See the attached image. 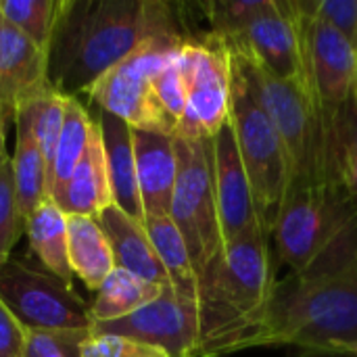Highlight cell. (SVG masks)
<instances>
[{
	"mask_svg": "<svg viewBox=\"0 0 357 357\" xmlns=\"http://www.w3.org/2000/svg\"><path fill=\"white\" fill-rule=\"evenodd\" d=\"M67 255L73 276L84 280L90 291H98L117 268L109 238L96 218L67 215Z\"/></svg>",
	"mask_w": 357,
	"mask_h": 357,
	"instance_id": "obj_21",
	"label": "cell"
},
{
	"mask_svg": "<svg viewBox=\"0 0 357 357\" xmlns=\"http://www.w3.org/2000/svg\"><path fill=\"white\" fill-rule=\"evenodd\" d=\"M96 220L109 238L117 268H123L146 282L172 287L163 264L159 261L155 247L140 222L130 218L117 205H109Z\"/></svg>",
	"mask_w": 357,
	"mask_h": 357,
	"instance_id": "obj_19",
	"label": "cell"
},
{
	"mask_svg": "<svg viewBox=\"0 0 357 357\" xmlns=\"http://www.w3.org/2000/svg\"><path fill=\"white\" fill-rule=\"evenodd\" d=\"M134 157L144 218H169L178 169L174 136L134 130Z\"/></svg>",
	"mask_w": 357,
	"mask_h": 357,
	"instance_id": "obj_16",
	"label": "cell"
},
{
	"mask_svg": "<svg viewBox=\"0 0 357 357\" xmlns=\"http://www.w3.org/2000/svg\"><path fill=\"white\" fill-rule=\"evenodd\" d=\"M268 236L259 230L224 245V253L199 278V357L261 347L274 293Z\"/></svg>",
	"mask_w": 357,
	"mask_h": 357,
	"instance_id": "obj_2",
	"label": "cell"
},
{
	"mask_svg": "<svg viewBox=\"0 0 357 357\" xmlns=\"http://www.w3.org/2000/svg\"><path fill=\"white\" fill-rule=\"evenodd\" d=\"M153 90L161 102V107L176 119V123L180 126L184 111H186V86H184V77L182 71L178 67V59L165 67L155 79H153Z\"/></svg>",
	"mask_w": 357,
	"mask_h": 357,
	"instance_id": "obj_33",
	"label": "cell"
},
{
	"mask_svg": "<svg viewBox=\"0 0 357 357\" xmlns=\"http://www.w3.org/2000/svg\"><path fill=\"white\" fill-rule=\"evenodd\" d=\"M98 335H121L163 349L169 357H199V307L195 301L180 299L172 287L149 305L134 314L100 322L90 328Z\"/></svg>",
	"mask_w": 357,
	"mask_h": 357,
	"instance_id": "obj_12",
	"label": "cell"
},
{
	"mask_svg": "<svg viewBox=\"0 0 357 357\" xmlns=\"http://www.w3.org/2000/svg\"><path fill=\"white\" fill-rule=\"evenodd\" d=\"M25 234L42 268L71 287L73 272L67 255V213L48 199L25 218Z\"/></svg>",
	"mask_w": 357,
	"mask_h": 357,
	"instance_id": "obj_22",
	"label": "cell"
},
{
	"mask_svg": "<svg viewBox=\"0 0 357 357\" xmlns=\"http://www.w3.org/2000/svg\"><path fill=\"white\" fill-rule=\"evenodd\" d=\"M228 123L232 128L236 149L251 184L261 230L266 236H270L284 205V199L293 186L291 161L278 132L253 98L247 79L232 54Z\"/></svg>",
	"mask_w": 357,
	"mask_h": 357,
	"instance_id": "obj_6",
	"label": "cell"
},
{
	"mask_svg": "<svg viewBox=\"0 0 357 357\" xmlns=\"http://www.w3.org/2000/svg\"><path fill=\"white\" fill-rule=\"evenodd\" d=\"M224 42L234 52L257 61L278 79L297 84L316 98L305 65L303 15L295 0H268L236 38Z\"/></svg>",
	"mask_w": 357,
	"mask_h": 357,
	"instance_id": "obj_10",
	"label": "cell"
},
{
	"mask_svg": "<svg viewBox=\"0 0 357 357\" xmlns=\"http://www.w3.org/2000/svg\"><path fill=\"white\" fill-rule=\"evenodd\" d=\"M213 188L224 245L261 230L251 184L243 167L230 123L211 138ZM264 232V230H261Z\"/></svg>",
	"mask_w": 357,
	"mask_h": 357,
	"instance_id": "obj_14",
	"label": "cell"
},
{
	"mask_svg": "<svg viewBox=\"0 0 357 357\" xmlns=\"http://www.w3.org/2000/svg\"><path fill=\"white\" fill-rule=\"evenodd\" d=\"M15 153L10 155V172L15 184L17 207L23 218H27L36 207L50 199L48 192V172L33 134V102L21 107L15 113Z\"/></svg>",
	"mask_w": 357,
	"mask_h": 357,
	"instance_id": "obj_20",
	"label": "cell"
},
{
	"mask_svg": "<svg viewBox=\"0 0 357 357\" xmlns=\"http://www.w3.org/2000/svg\"><path fill=\"white\" fill-rule=\"evenodd\" d=\"M46 52L0 17V109L8 119L48 94Z\"/></svg>",
	"mask_w": 357,
	"mask_h": 357,
	"instance_id": "obj_15",
	"label": "cell"
},
{
	"mask_svg": "<svg viewBox=\"0 0 357 357\" xmlns=\"http://www.w3.org/2000/svg\"><path fill=\"white\" fill-rule=\"evenodd\" d=\"M174 146L178 169L169 205V220L186 243L199 280L207 268L224 253L213 188L211 138L174 136Z\"/></svg>",
	"mask_w": 357,
	"mask_h": 357,
	"instance_id": "obj_7",
	"label": "cell"
},
{
	"mask_svg": "<svg viewBox=\"0 0 357 357\" xmlns=\"http://www.w3.org/2000/svg\"><path fill=\"white\" fill-rule=\"evenodd\" d=\"M337 180L357 203V96L339 113L333 123Z\"/></svg>",
	"mask_w": 357,
	"mask_h": 357,
	"instance_id": "obj_27",
	"label": "cell"
},
{
	"mask_svg": "<svg viewBox=\"0 0 357 357\" xmlns=\"http://www.w3.org/2000/svg\"><path fill=\"white\" fill-rule=\"evenodd\" d=\"M272 236L291 274L337 272L357 259V203L341 184L291 186Z\"/></svg>",
	"mask_w": 357,
	"mask_h": 357,
	"instance_id": "obj_4",
	"label": "cell"
},
{
	"mask_svg": "<svg viewBox=\"0 0 357 357\" xmlns=\"http://www.w3.org/2000/svg\"><path fill=\"white\" fill-rule=\"evenodd\" d=\"M161 33H184L180 17L167 2L61 0L46 50L50 88L82 98L142 42Z\"/></svg>",
	"mask_w": 357,
	"mask_h": 357,
	"instance_id": "obj_1",
	"label": "cell"
},
{
	"mask_svg": "<svg viewBox=\"0 0 357 357\" xmlns=\"http://www.w3.org/2000/svg\"><path fill=\"white\" fill-rule=\"evenodd\" d=\"M0 301L25 331H90V305L50 272L10 257L0 266Z\"/></svg>",
	"mask_w": 357,
	"mask_h": 357,
	"instance_id": "obj_8",
	"label": "cell"
},
{
	"mask_svg": "<svg viewBox=\"0 0 357 357\" xmlns=\"http://www.w3.org/2000/svg\"><path fill=\"white\" fill-rule=\"evenodd\" d=\"M268 0H222V2H209L203 4L205 17L211 25L213 36L222 40L236 38L251 19L264 10Z\"/></svg>",
	"mask_w": 357,
	"mask_h": 357,
	"instance_id": "obj_29",
	"label": "cell"
},
{
	"mask_svg": "<svg viewBox=\"0 0 357 357\" xmlns=\"http://www.w3.org/2000/svg\"><path fill=\"white\" fill-rule=\"evenodd\" d=\"M341 356H349V357H357V343H349L341 349Z\"/></svg>",
	"mask_w": 357,
	"mask_h": 357,
	"instance_id": "obj_37",
	"label": "cell"
},
{
	"mask_svg": "<svg viewBox=\"0 0 357 357\" xmlns=\"http://www.w3.org/2000/svg\"><path fill=\"white\" fill-rule=\"evenodd\" d=\"M90 126H92V113L77 96H67L65 102V115H63V128L59 136V144L54 151V163L50 174V199H54L65 184L69 182L71 174L75 172L90 138Z\"/></svg>",
	"mask_w": 357,
	"mask_h": 357,
	"instance_id": "obj_25",
	"label": "cell"
},
{
	"mask_svg": "<svg viewBox=\"0 0 357 357\" xmlns=\"http://www.w3.org/2000/svg\"><path fill=\"white\" fill-rule=\"evenodd\" d=\"M82 357H169L163 349L121 337L90 333L82 343Z\"/></svg>",
	"mask_w": 357,
	"mask_h": 357,
	"instance_id": "obj_32",
	"label": "cell"
},
{
	"mask_svg": "<svg viewBox=\"0 0 357 357\" xmlns=\"http://www.w3.org/2000/svg\"><path fill=\"white\" fill-rule=\"evenodd\" d=\"M163 289L165 287L146 282L123 268H115L105 278L90 305L92 326L134 314L136 310L153 303L163 293Z\"/></svg>",
	"mask_w": 357,
	"mask_h": 357,
	"instance_id": "obj_23",
	"label": "cell"
},
{
	"mask_svg": "<svg viewBox=\"0 0 357 357\" xmlns=\"http://www.w3.org/2000/svg\"><path fill=\"white\" fill-rule=\"evenodd\" d=\"M84 96H88L96 109L123 119L134 130L165 136H176L178 132V123L161 107L153 82L136 69L130 59H123L96 79Z\"/></svg>",
	"mask_w": 357,
	"mask_h": 357,
	"instance_id": "obj_13",
	"label": "cell"
},
{
	"mask_svg": "<svg viewBox=\"0 0 357 357\" xmlns=\"http://www.w3.org/2000/svg\"><path fill=\"white\" fill-rule=\"evenodd\" d=\"M178 67L186 86V111L180 138H213L230 117V54L222 38L207 33L188 38Z\"/></svg>",
	"mask_w": 357,
	"mask_h": 357,
	"instance_id": "obj_9",
	"label": "cell"
},
{
	"mask_svg": "<svg viewBox=\"0 0 357 357\" xmlns=\"http://www.w3.org/2000/svg\"><path fill=\"white\" fill-rule=\"evenodd\" d=\"M144 230L155 247L159 261L169 278L174 293L184 301H195L199 295V280L186 249V243L169 218H155L144 222Z\"/></svg>",
	"mask_w": 357,
	"mask_h": 357,
	"instance_id": "obj_24",
	"label": "cell"
},
{
	"mask_svg": "<svg viewBox=\"0 0 357 357\" xmlns=\"http://www.w3.org/2000/svg\"><path fill=\"white\" fill-rule=\"evenodd\" d=\"M6 115H4V111L0 109V163H2V159H6L8 155H6V151H4V126H6Z\"/></svg>",
	"mask_w": 357,
	"mask_h": 357,
	"instance_id": "obj_36",
	"label": "cell"
},
{
	"mask_svg": "<svg viewBox=\"0 0 357 357\" xmlns=\"http://www.w3.org/2000/svg\"><path fill=\"white\" fill-rule=\"evenodd\" d=\"M357 343V259L320 276L276 280L261 347L293 345L305 354L341 356Z\"/></svg>",
	"mask_w": 357,
	"mask_h": 357,
	"instance_id": "obj_3",
	"label": "cell"
},
{
	"mask_svg": "<svg viewBox=\"0 0 357 357\" xmlns=\"http://www.w3.org/2000/svg\"><path fill=\"white\" fill-rule=\"evenodd\" d=\"M52 201L59 205L63 213L86 215V218H98L109 205H113L105 146H102L100 123H98L96 113H92L88 146L75 172L71 174L69 182Z\"/></svg>",
	"mask_w": 357,
	"mask_h": 357,
	"instance_id": "obj_17",
	"label": "cell"
},
{
	"mask_svg": "<svg viewBox=\"0 0 357 357\" xmlns=\"http://www.w3.org/2000/svg\"><path fill=\"white\" fill-rule=\"evenodd\" d=\"M100 123V136L107 159V174L113 195V205L126 211L130 218L144 226V209L140 201L138 180H136V157H134V128L123 119L96 109Z\"/></svg>",
	"mask_w": 357,
	"mask_h": 357,
	"instance_id": "obj_18",
	"label": "cell"
},
{
	"mask_svg": "<svg viewBox=\"0 0 357 357\" xmlns=\"http://www.w3.org/2000/svg\"><path fill=\"white\" fill-rule=\"evenodd\" d=\"M228 50L287 149L293 186L339 184L335 142L318 100L301 86L278 79L257 61Z\"/></svg>",
	"mask_w": 357,
	"mask_h": 357,
	"instance_id": "obj_5",
	"label": "cell"
},
{
	"mask_svg": "<svg viewBox=\"0 0 357 357\" xmlns=\"http://www.w3.org/2000/svg\"><path fill=\"white\" fill-rule=\"evenodd\" d=\"M356 96H357V90H356Z\"/></svg>",
	"mask_w": 357,
	"mask_h": 357,
	"instance_id": "obj_38",
	"label": "cell"
},
{
	"mask_svg": "<svg viewBox=\"0 0 357 357\" xmlns=\"http://www.w3.org/2000/svg\"><path fill=\"white\" fill-rule=\"evenodd\" d=\"M65 102H67V96L59 94L56 90H50L42 98L33 100V134L42 151L44 163H46L48 184H50L52 163H54V151H56L61 128H63Z\"/></svg>",
	"mask_w": 357,
	"mask_h": 357,
	"instance_id": "obj_28",
	"label": "cell"
},
{
	"mask_svg": "<svg viewBox=\"0 0 357 357\" xmlns=\"http://www.w3.org/2000/svg\"><path fill=\"white\" fill-rule=\"evenodd\" d=\"M316 17L347 38L357 50V0H316Z\"/></svg>",
	"mask_w": 357,
	"mask_h": 357,
	"instance_id": "obj_34",
	"label": "cell"
},
{
	"mask_svg": "<svg viewBox=\"0 0 357 357\" xmlns=\"http://www.w3.org/2000/svg\"><path fill=\"white\" fill-rule=\"evenodd\" d=\"M25 230V218L17 207L10 157L0 163V266L10 259V251Z\"/></svg>",
	"mask_w": 357,
	"mask_h": 357,
	"instance_id": "obj_30",
	"label": "cell"
},
{
	"mask_svg": "<svg viewBox=\"0 0 357 357\" xmlns=\"http://www.w3.org/2000/svg\"><path fill=\"white\" fill-rule=\"evenodd\" d=\"M90 331H27L23 357H82Z\"/></svg>",
	"mask_w": 357,
	"mask_h": 357,
	"instance_id": "obj_31",
	"label": "cell"
},
{
	"mask_svg": "<svg viewBox=\"0 0 357 357\" xmlns=\"http://www.w3.org/2000/svg\"><path fill=\"white\" fill-rule=\"evenodd\" d=\"M295 4L303 15L307 75L333 136L335 119L356 96L357 50L347 38L316 17V0H295Z\"/></svg>",
	"mask_w": 357,
	"mask_h": 357,
	"instance_id": "obj_11",
	"label": "cell"
},
{
	"mask_svg": "<svg viewBox=\"0 0 357 357\" xmlns=\"http://www.w3.org/2000/svg\"><path fill=\"white\" fill-rule=\"evenodd\" d=\"M27 331L0 301V357H23Z\"/></svg>",
	"mask_w": 357,
	"mask_h": 357,
	"instance_id": "obj_35",
	"label": "cell"
},
{
	"mask_svg": "<svg viewBox=\"0 0 357 357\" xmlns=\"http://www.w3.org/2000/svg\"><path fill=\"white\" fill-rule=\"evenodd\" d=\"M61 0H0V17L44 52L50 46Z\"/></svg>",
	"mask_w": 357,
	"mask_h": 357,
	"instance_id": "obj_26",
	"label": "cell"
}]
</instances>
